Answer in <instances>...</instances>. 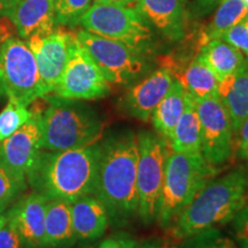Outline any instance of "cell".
Here are the masks:
<instances>
[{
	"label": "cell",
	"instance_id": "1",
	"mask_svg": "<svg viewBox=\"0 0 248 248\" xmlns=\"http://www.w3.org/2000/svg\"><path fill=\"white\" fill-rule=\"evenodd\" d=\"M137 133L119 132L101 142L94 195L106 207L109 218L123 224L138 213Z\"/></svg>",
	"mask_w": 248,
	"mask_h": 248
},
{
	"label": "cell",
	"instance_id": "2",
	"mask_svg": "<svg viewBox=\"0 0 248 248\" xmlns=\"http://www.w3.org/2000/svg\"><path fill=\"white\" fill-rule=\"evenodd\" d=\"M100 156L101 142L75 150L42 151L28 179L47 200L73 203L85 195H94Z\"/></svg>",
	"mask_w": 248,
	"mask_h": 248
},
{
	"label": "cell",
	"instance_id": "3",
	"mask_svg": "<svg viewBox=\"0 0 248 248\" xmlns=\"http://www.w3.org/2000/svg\"><path fill=\"white\" fill-rule=\"evenodd\" d=\"M247 191L248 172L245 169H235L222 177L210 179L172 223L170 234L182 241L231 222L246 204Z\"/></svg>",
	"mask_w": 248,
	"mask_h": 248
},
{
	"label": "cell",
	"instance_id": "4",
	"mask_svg": "<svg viewBox=\"0 0 248 248\" xmlns=\"http://www.w3.org/2000/svg\"><path fill=\"white\" fill-rule=\"evenodd\" d=\"M40 126L42 150L57 152L97 144L104 136L105 123L85 105L57 97L40 113Z\"/></svg>",
	"mask_w": 248,
	"mask_h": 248
},
{
	"label": "cell",
	"instance_id": "5",
	"mask_svg": "<svg viewBox=\"0 0 248 248\" xmlns=\"http://www.w3.org/2000/svg\"><path fill=\"white\" fill-rule=\"evenodd\" d=\"M218 172L201 153L181 154L168 150L156 222L169 229L195 194Z\"/></svg>",
	"mask_w": 248,
	"mask_h": 248
},
{
	"label": "cell",
	"instance_id": "6",
	"mask_svg": "<svg viewBox=\"0 0 248 248\" xmlns=\"http://www.w3.org/2000/svg\"><path fill=\"white\" fill-rule=\"evenodd\" d=\"M78 24L89 32L117 40L144 54L154 40L152 26L131 6L93 2Z\"/></svg>",
	"mask_w": 248,
	"mask_h": 248
},
{
	"label": "cell",
	"instance_id": "7",
	"mask_svg": "<svg viewBox=\"0 0 248 248\" xmlns=\"http://www.w3.org/2000/svg\"><path fill=\"white\" fill-rule=\"evenodd\" d=\"M137 140V215L144 224H152L159 215L168 146L167 139L148 130L138 132Z\"/></svg>",
	"mask_w": 248,
	"mask_h": 248
},
{
	"label": "cell",
	"instance_id": "8",
	"mask_svg": "<svg viewBox=\"0 0 248 248\" xmlns=\"http://www.w3.org/2000/svg\"><path fill=\"white\" fill-rule=\"evenodd\" d=\"M76 37L110 84L129 85L147 73L148 63L141 52L84 29L77 31Z\"/></svg>",
	"mask_w": 248,
	"mask_h": 248
},
{
	"label": "cell",
	"instance_id": "9",
	"mask_svg": "<svg viewBox=\"0 0 248 248\" xmlns=\"http://www.w3.org/2000/svg\"><path fill=\"white\" fill-rule=\"evenodd\" d=\"M0 89L26 106L44 97L36 59L26 40L7 38L1 43Z\"/></svg>",
	"mask_w": 248,
	"mask_h": 248
},
{
	"label": "cell",
	"instance_id": "10",
	"mask_svg": "<svg viewBox=\"0 0 248 248\" xmlns=\"http://www.w3.org/2000/svg\"><path fill=\"white\" fill-rule=\"evenodd\" d=\"M109 92L110 83L76 37L53 93L57 97L70 100H95L106 97Z\"/></svg>",
	"mask_w": 248,
	"mask_h": 248
},
{
	"label": "cell",
	"instance_id": "11",
	"mask_svg": "<svg viewBox=\"0 0 248 248\" xmlns=\"http://www.w3.org/2000/svg\"><path fill=\"white\" fill-rule=\"evenodd\" d=\"M200 120L201 155L213 167L231 160L234 153V131L218 97L194 100Z\"/></svg>",
	"mask_w": 248,
	"mask_h": 248
},
{
	"label": "cell",
	"instance_id": "12",
	"mask_svg": "<svg viewBox=\"0 0 248 248\" xmlns=\"http://www.w3.org/2000/svg\"><path fill=\"white\" fill-rule=\"evenodd\" d=\"M31 113L30 120L0 145V163L21 185L35 170L43 151L40 111Z\"/></svg>",
	"mask_w": 248,
	"mask_h": 248
},
{
	"label": "cell",
	"instance_id": "13",
	"mask_svg": "<svg viewBox=\"0 0 248 248\" xmlns=\"http://www.w3.org/2000/svg\"><path fill=\"white\" fill-rule=\"evenodd\" d=\"M75 38L76 33L54 29L47 35L32 36L26 40L36 59L44 97L54 92Z\"/></svg>",
	"mask_w": 248,
	"mask_h": 248
},
{
	"label": "cell",
	"instance_id": "14",
	"mask_svg": "<svg viewBox=\"0 0 248 248\" xmlns=\"http://www.w3.org/2000/svg\"><path fill=\"white\" fill-rule=\"evenodd\" d=\"M172 82L173 75L170 67L152 71L126 91L121 99V107L129 116L147 122Z\"/></svg>",
	"mask_w": 248,
	"mask_h": 248
},
{
	"label": "cell",
	"instance_id": "15",
	"mask_svg": "<svg viewBox=\"0 0 248 248\" xmlns=\"http://www.w3.org/2000/svg\"><path fill=\"white\" fill-rule=\"evenodd\" d=\"M48 200L39 193L24 198L11 212L7 218L20 234L23 244L29 248H46L45 216Z\"/></svg>",
	"mask_w": 248,
	"mask_h": 248
},
{
	"label": "cell",
	"instance_id": "16",
	"mask_svg": "<svg viewBox=\"0 0 248 248\" xmlns=\"http://www.w3.org/2000/svg\"><path fill=\"white\" fill-rule=\"evenodd\" d=\"M133 7L169 40L185 36L186 0H136Z\"/></svg>",
	"mask_w": 248,
	"mask_h": 248
},
{
	"label": "cell",
	"instance_id": "17",
	"mask_svg": "<svg viewBox=\"0 0 248 248\" xmlns=\"http://www.w3.org/2000/svg\"><path fill=\"white\" fill-rule=\"evenodd\" d=\"M11 20L21 38L47 35L54 30V0H20Z\"/></svg>",
	"mask_w": 248,
	"mask_h": 248
},
{
	"label": "cell",
	"instance_id": "18",
	"mask_svg": "<svg viewBox=\"0 0 248 248\" xmlns=\"http://www.w3.org/2000/svg\"><path fill=\"white\" fill-rule=\"evenodd\" d=\"M71 221L76 239L94 240L106 232L109 215L95 195H85L71 203Z\"/></svg>",
	"mask_w": 248,
	"mask_h": 248
},
{
	"label": "cell",
	"instance_id": "19",
	"mask_svg": "<svg viewBox=\"0 0 248 248\" xmlns=\"http://www.w3.org/2000/svg\"><path fill=\"white\" fill-rule=\"evenodd\" d=\"M217 95L230 117L235 136L248 117V64L219 80Z\"/></svg>",
	"mask_w": 248,
	"mask_h": 248
},
{
	"label": "cell",
	"instance_id": "20",
	"mask_svg": "<svg viewBox=\"0 0 248 248\" xmlns=\"http://www.w3.org/2000/svg\"><path fill=\"white\" fill-rule=\"evenodd\" d=\"M198 55L215 74L218 82L248 64V58L222 38L204 43Z\"/></svg>",
	"mask_w": 248,
	"mask_h": 248
},
{
	"label": "cell",
	"instance_id": "21",
	"mask_svg": "<svg viewBox=\"0 0 248 248\" xmlns=\"http://www.w3.org/2000/svg\"><path fill=\"white\" fill-rule=\"evenodd\" d=\"M71 203L64 200H48L45 216L46 248L68 247L75 243Z\"/></svg>",
	"mask_w": 248,
	"mask_h": 248
},
{
	"label": "cell",
	"instance_id": "22",
	"mask_svg": "<svg viewBox=\"0 0 248 248\" xmlns=\"http://www.w3.org/2000/svg\"><path fill=\"white\" fill-rule=\"evenodd\" d=\"M170 150L181 154L201 153L200 120L194 99L187 93L182 116L173 128L169 139Z\"/></svg>",
	"mask_w": 248,
	"mask_h": 248
},
{
	"label": "cell",
	"instance_id": "23",
	"mask_svg": "<svg viewBox=\"0 0 248 248\" xmlns=\"http://www.w3.org/2000/svg\"><path fill=\"white\" fill-rule=\"evenodd\" d=\"M187 92L178 80L173 78V82L168 92L159 102L152 114L151 120L153 126L161 137L168 140L179 117L182 116L186 105Z\"/></svg>",
	"mask_w": 248,
	"mask_h": 248
},
{
	"label": "cell",
	"instance_id": "24",
	"mask_svg": "<svg viewBox=\"0 0 248 248\" xmlns=\"http://www.w3.org/2000/svg\"><path fill=\"white\" fill-rule=\"evenodd\" d=\"M173 78L181 83L194 100L218 97V79L199 55H197L181 74H173Z\"/></svg>",
	"mask_w": 248,
	"mask_h": 248
},
{
	"label": "cell",
	"instance_id": "25",
	"mask_svg": "<svg viewBox=\"0 0 248 248\" xmlns=\"http://www.w3.org/2000/svg\"><path fill=\"white\" fill-rule=\"evenodd\" d=\"M248 16V8L241 0H224L217 6L213 20L207 26L204 43L221 38L223 33Z\"/></svg>",
	"mask_w": 248,
	"mask_h": 248
},
{
	"label": "cell",
	"instance_id": "26",
	"mask_svg": "<svg viewBox=\"0 0 248 248\" xmlns=\"http://www.w3.org/2000/svg\"><path fill=\"white\" fill-rule=\"evenodd\" d=\"M31 110L26 105L8 98L6 107L0 111V142L11 137L30 120Z\"/></svg>",
	"mask_w": 248,
	"mask_h": 248
},
{
	"label": "cell",
	"instance_id": "27",
	"mask_svg": "<svg viewBox=\"0 0 248 248\" xmlns=\"http://www.w3.org/2000/svg\"><path fill=\"white\" fill-rule=\"evenodd\" d=\"M92 4L93 0H54L55 22L60 26H77Z\"/></svg>",
	"mask_w": 248,
	"mask_h": 248
},
{
	"label": "cell",
	"instance_id": "28",
	"mask_svg": "<svg viewBox=\"0 0 248 248\" xmlns=\"http://www.w3.org/2000/svg\"><path fill=\"white\" fill-rule=\"evenodd\" d=\"M178 248H240L233 240L223 235L217 229H209L182 240Z\"/></svg>",
	"mask_w": 248,
	"mask_h": 248
},
{
	"label": "cell",
	"instance_id": "29",
	"mask_svg": "<svg viewBox=\"0 0 248 248\" xmlns=\"http://www.w3.org/2000/svg\"><path fill=\"white\" fill-rule=\"evenodd\" d=\"M221 38L248 58V16L225 31Z\"/></svg>",
	"mask_w": 248,
	"mask_h": 248
},
{
	"label": "cell",
	"instance_id": "30",
	"mask_svg": "<svg viewBox=\"0 0 248 248\" xmlns=\"http://www.w3.org/2000/svg\"><path fill=\"white\" fill-rule=\"evenodd\" d=\"M23 186L14 181L0 163V209H4L6 204L13 199L21 188H23Z\"/></svg>",
	"mask_w": 248,
	"mask_h": 248
},
{
	"label": "cell",
	"instance_id": "31",
	"mask_svg": "<svg viewBox=\"0 0 248 248\" xmlns=\"http://www.w3.org/2000/svg\"><path fill=\"white\" fill-rule=\"evenodd\" d=\"M231 222L237 245L240 248H248V204L235 214Z\"/></svg>",
	"mask_w": 248,
	"mask_h": 248
},
{
	"label": "cell",
	"instance_id": "32",
	"mask_svg": "<svg viewBox=\"0 0 248 248\" xmlns=\"http://www.w3.org/2000/svg\"><path fill=\"white\" fill-rule=\"evenodd\" d=\"M0 248H23V241L7 216L0 223Z\"/></svg>",
	"mask_w": 248,
	"mask_h": 248
},
{
	"label": "cell",
	"instance_id": "33",
	"mask_svg": "<svg viewBox=\"0 0 248 248\" xmlns=\"http://www.w3.org/2000/svg\"><path fill=\"white\" fill-rule=\"evenodd\" d=\"M234 151L238 159L246 161L248 159V117L235 133Z\"/></svg>",
	"mask_w": 248,
	"mask_h": 248
},
{
	"label": "cell",
	"instance_id": "34",
	"mask_svg": "<svg viewBox=\"0 0 248 248\" xmlns=\"http://www.w3.org/2000/svg\"><path fill=\"white\" fill-rule=\"evenodd\" d=\"M135 243L136 241L129 235L119 234L106 238L104 241H101L98 248H131Z\"/></svg>",
	"mask_w": 248,
	"mask_h": 248
},
{
	"label": "cell",
	"instance_id": "35",
	"mask_svg": "<svg viewBox=\"0 0 248 248\" xmlns=\"http://www.w3.org/2000/svg\"><path fill=\"white\" fill-rule=\"evenodd\" d=\"M131 248H177V247L171 246L169 243H167V241H163L161 239H147L144 241H139V243L136 241V243L132 245Z\"/></svg>",
	"mask_w": 248,
	"mask_h": 248
},
{
	"label": "cell",
	"instance_id": "36",
	"mask_svg": "<svg viewBox=\"0 0 248 248\" xmlns=\"http://www.w3.org/2000/svg\"><path fill=\"white\" fill-rule=\"evenodd\" d=\"M18 1L20 0H0V16L11 18Z\"/></svg>",
	"mask_w": 248,
	"mask_h": 248
},
{
	"label": "cell",
	"instance_id": "37",
	"mask_svg": "<svg viewBox=\"0 0 248 248\" xmlns=\"http://www.w3.org/2000/svg\"><path fill=\"white\" fill-rule=\"evenodd\" d=\"M222 1H224V0H195V4H197L198 11L206 14L217 7Z\"/></svg>",
	"mask_w": 248,
	"mask_h": 248
},
{
	"label": "cell",
	"instance_id": "38",
	"mask_svg": "<svg viewBox=\"0 0 248 248\" xmlns=\"http://www.w3.org/2000/svg\"><path fill=\"white\" fill-rule=\"evenodd\" d=\"M136 0H93V2H100V4L120 5V6H131L135 4Z\"/></svg>",
	"mask_w": 248,
	"mask_h": 248
},
{
	"label": "cell",
	"instance_id": "39",
	"mask_svg": "<svg viewBox=\"0 0 248 248\" xmlns=\"http://www.w3.org/2000/svg\"><path fill=\"white\" fill-rule=\"evenodd\" d=\"M241 1H243L244 4H245V6H246V7L248 8V0H241Z\"/></svg>",
	"mask_w": 248,
	"mask_h": 248
},
{
	"label": "cell",
	"instance_id": "40",
	"mask_svg": "<svg viewBox=\"0 0 248 248\" xmlns=\"http://www.w3.org/2000/svg\"><path fill=\"white\" fill-rule=\"evenodd\" d=\"M2 218H4V215H1V209H0V223H1Z\"/></svg>",
	"mask_w": 248,
	"mask_h": 248
},
{
	"label": "cell",
	"instance_id": "41",
	"mask_svg": "<svg viewBox=\"0 0 248 248\" xmlns=\"http://www.w3.org/2000/svg\"><path fill=\"white\" fill-rule=\"evenodd\" d=\"M82 248H94L93 246H85V247H82Z\"/></svg>",
	"mask_w": 248,
	"mask_h": 248
},
{
	"label": "cell",
	"instance_id": "42",
	"mask_svg": "<svg viewBox=\"0 0 248 248\" xmlns=\"http://www.w3.org/2000/svg\"><path fill=\"white\" fill-rule=\"evenodd\" d=\"M0 37H1V24H0Z\"/></svg>",
	"mask_w": 248,
	"mask_h": 248
},
{
	"label": "cell",
	"instance_id": "43",
	"mask_svg": "<svg viewBox=\"0 0 248 248\" xmlns=\"http://www.w3.org/2000/svg\"><path fill=\"white\" fill-rule=\"evenodd\" d=\"M0 49H1V42H0Z\"/></svg>",
	"mask_w": 248,
	"mask_h": 248
},
{
	"label": "cell",
	"instance_id": "44",
	"mask_svg": "<svg viewBox=\"0 0 248 248\" xmlns=\"http://www.w3.org/2000/svg\"><path fill=\"white\" fill-rule=\"evenodd\" d=\"M247 201H248V191H247Z\"/></svg>",
	"mask_w": 248,
	"mask_h": 248
},
{
	"label": "cell",
	"instance_id": "45",
	"mask_svg": "<svg viewBox=\"0 0 248 248\" xmlns=\"http://www.w3.org/2000/svg\"><path fill=\"white\" fill-rule=\"evenodd\" d=\"M246 161H247V164H248V159H247V160H246Z\"/></svg>",
	"mask_w": 248,
	"mask_h": 248
}]
</instances>
